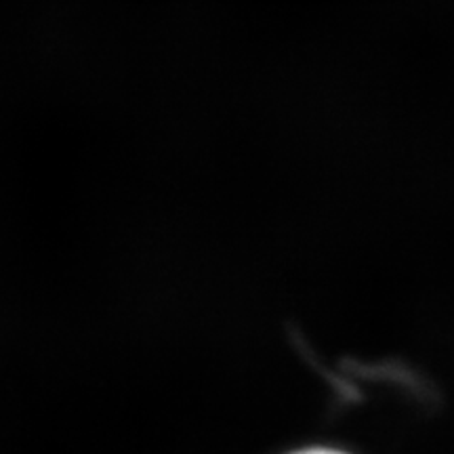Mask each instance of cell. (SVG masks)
<instances>
[{
    "instance_id": "cell-1",
    "label": "cell",
    "mask_w": 454,
    "mask_h": 454,
    "mask_svg": "<svg viewBox=\"0 0 454 454\" xmlns=\"http://www.w3.org/2000/svg\"><path fill=\"white\" fill-rule=\"evenodd\" d=\"M297 454H345V452H337V450H325V448H316V450H305V452H297Z\"/></svg>"
}]
</instances>
